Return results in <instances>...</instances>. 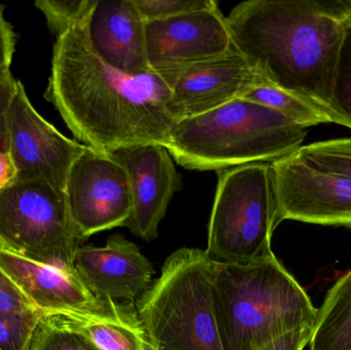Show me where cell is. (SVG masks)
Masks as SVG:
<instances>
[{"label": "cell", "instance_id": "23", "mask_svg": "<svg viewBox=\"0 0 351 350\" xmlns=\"http://www.w3.org/2000/svg\"><path fill=\"white\" fill-rule=\"evenodd\" d=\"M97 0H38L35 5L47 18L51 32L59 37L90 16Z\"/></svg>", "mask_w": 351, "mask_h": 350}, {"label": "cell", "instance_id": "27", "mask_svg": "<svg viewBox=\"0 0 351 350\" xmlns=\"http://www.w3.org/2000/svg\"><path fill=\"white\" fill-rule=\"evenodd\" d=\"M19 80L10 69L0 71V152L8 153V111L18 90Z\"/></svg>", "mask_w": 351, "mask_h": 350}, {"label": "cell", "instance_id": "6", "mask_svg": "<svg viewBox=\"0 0 351 350\" xmlns=\"http://www.w3.org/2000/svg\"><path fill=\"white\" fill-rule=\"evenodd\" d=\"M218 184L204 250L208 260L249 264L274 254L276 199L270 162L217 172Z\"/></svg>", "mask_w": 351, "mask_h": 350}, {"label": "cell", "instance_id": "7", "mask_svg": "<svg viewBox=\"0 0 351 350\" xmlns=\"http://www.w3.org/2000/svg\"><path fill=\"white\" fill-rule=\"evenodd\" d=\"M82 242L64 191L43 179H14L0 190V250L75 273Z\"/></svg>", "mask_w": 351, "mask_h": 350}, {"label": "cell", "instance_id": "5", "mask_svg": "<svg viewBox=\"0 0 351 350\" xmlns=\"http://www.w3.org/2000/svg\"><path fill=\"white\" fill-rule=\"evenodd\" d=\"M213 262L204 251L182 248L135 308L156 350H223L212 295Z\"/></svg>", "mask_w": 351, "mask_h": 350}, {"label": "cell", "instance_id": "15", "mask_svg": "<svg viewBox=\"0 0 351 350\" xmlns=\"http://www.w3.org/2000/svg\"><path fill=\"white\" fill-rule=\"evenodd\" d=\"M146 21L135 0H97L88 22V36L97 55L114 69L141 75L148 62Z\"/></svg>", "mask_w": 351, "mask_h": 350}, {"label": "cell", "instance_id": "2", "mask_svg": "<svg viewBox=\"0 0 351 350\" xmlns=\"http://www.w3.org/2000/svg\"><path fill=\"white\" fill-rule=\"evenodd\" d=\"M226 18L235 49L268 84L329 113L351 1L249 0Z\"/></svg>", "mask_w": 351, "mask_h": 350}, {"label": "cell", "instance_id": "14", "mask_svg": "<svg viewBox=\"0 0 351 350\" xmlns=\"http://www.w3.org/2000/svg\"><path fill=\"white\" fill-rule=\"evenodd\" d=\"M74 269L86 288L99 299H139L152 286L154 267L137 245L114 234L106 246H80Z\"/></svg>", "mask_w": 351, "mask_h": 350}, {"label": "cell", "instance_id": "22", "mask_svg": "<svg viewBox=\"0 0 351 350\" xmlns=\"http://www.w3.org/2000/svg\"><path fill=\"white\" fill-rule=\"evenodd\" d=\"M29 350H95L80 333L45 316L37 325Z\"/></svg>", "mask_w": 351, "mask_h": 350}, {"label": "cell", "instance_id": "21", "mask_svg": "<svg viewBox=\"0 0 351 350\" xmlns=\"http://www.w3.org/2000/svg\"><path fill=\"white\" fill-rule=\"evenodd\" d=\"M329 113L333 123L351 129V20L346 28L334 75Z\"/></svg>", "mask_w": 351, "mask_h": 350}, {"label": "cell", "instance_id": "9", "mask_svg": "<svg viewBox=\"0 0 351 350\" xmlns=\"http://www.w3.org/2000/svg\"><path fill=\"white\" fill-rule=\"evenodd\" d=\"M270 164L278 226L292 220L351 228V179L307 164L294 152Z\"/></svg>", "mask_w": 351, "mask_h": 350}, {"label": "cell", "instance_id": "24", "mask_svg": "<svg viewBox=\"0 0 351 350\" xmlns=\"http://www.w3.org/2000/svg\"><path fill=\"white\" fill-rule=\"evenodd\" d=\"M41 316L0 314V350H29Z\"/></svg>", "mask_w": 351, "mask_h": 350}, {"label": "cell", "instance_id": "26", "mask_svg": "<svg viewBox=\"0 0 351 350\" xmlns=\"http://www.w3.org/2000/svg\"><path fill=\"white\" fill-rule=\"evenodd\" d=\"M0 314L14 316H43L24 295L20 288L0 267Z\"/></svg>", "mask_w": 351, "mask_h": 350}, {"label": "cell", "instance_id": "8", "mask_svg": "<svg viewBox=\"0 0 351 350\" xmlns=\"http://www.w3.org/2000/svg\"><path fill=\"white\" fill-rule=\"evenodd\" d=\"M64 192L82 240L125 226L133 211L127 171L110 153L88 146L74 160Z\"/></svg>", "mask_w": 351, "mask_h": 350}, {"label": "cell", "instance_id": "28", "mask_svg": "<svg viewBox=\"0 0 351 350\" xmlns=\"http://www.w3.org/2000/svg\"><path fill=\"white\" fill-rule=\"evenodd\" d=\"M5 6L0 4V71L10 69L16 51V34L10 23L4 18Z\"/></svg>", "mask_w": 351, "mask_h": 350}, {"label": "cell", "instance_id": "11", "mask_svg": "<svg viewBox=\"0 0 351 350\" xmlns=\"http://www.w3.org/2000/svg\"><path fill=\"white\" fill-rule=\"evenodd\" d=\"M152 72L165 75L235 49L226 16L218 4L182 16L146 23Z\"/></svg>", "mask_w": 351, "mask_h": 350}, {"label": "cell", "instance_id": "30", "mask_svg": "<svg viewBox=\"0 0 351 350\" xmlns=\"http://www.w3.org/2000/svg\"><path fill=\"white\" fill-rule=\"evenodd\" d=\"M16 171L10 154L0 152V190L16 179Z\"/></svg>", "mask_w": 351, "mask_h": 350}, {"label": "cell", "instance_id": "12", "mask_svg": "<svg viewBox=\"0 0 351 350\" xmlns=\"http://www.w3.org/2000/svg\"><path fill=\"white\" fill-rule=\"evenodd\" d=\"M162 76L170 86L177 121L214 110L268 84L237 49Z\"/></svg>", "mask_w": 351, "mask_h": 350}, {"label": "cell", "instance_id": "17", "mask_svg": "<svg viewBox=\"0 0 351 350\" xmlns=\"http://www.w3.org/2000/svg\"><path fill=\"white\" fill-rule=\"evenodd\" d=\"M47 316L82 334L95 350H156L132 304L104 299L94 312Z\"/></svg>", "mask_w": 351, "mask_h": 350}, {"label": "cell", "instance_id": "25", "mask_svg": "<svg viewBox=\"0 0 351 350\" xmlns=\"http://www.w3.org/2000/svg\"><path fill=\"white\" fill-rule=\"evenodd\" d=\"M135 2L146 22L182 16L218 4L213 0H135Z\"/></svg>", "mask_w": 351, "mask_h": 350}, {"label": "cell", "instance_id": "18", "mask_svg": "<svg viewBox=\"0 0 351 350\" xmlns=\"http://www.w3.org/2000/svg\"><path fill=\"white\" fill-rule=\"evenodd\" d=\"M309 350H351V268L339 277L317 308Z\"/></svg>", "mask_w": 351, "mask_h": 350}, {"label": "cell", "instance_id": "1", "mask_svg": "<svg viewBox=\"0 0 351 350\" xmlns=\"http://www.w3.org/2000/svg\"><path fill=\"white\" fill-rule=\"evenodd\" d=\"M88 18L57 37L45 99L88 147L167 146L177 123L170 86L156 72L129 75L105 63L90 45Z\"/></svg>", "mask_w": 351, "mask_h": 350}, {"label": "cell", "instance_id": "29", "mask_svg": "<svg viewBox=\"0 0 351 350\" xmlns=\"http://www.w3.org/2000/svg\"><path fill=\"white\" fill-rule=\"evenodd\" d=\"M313 326L301 327L282 335L263 350H303L311 341Z\"/></svg>", "mask_w": 351, "mask_h": 350}, {"label": "cell", "instance_id": "4", "mask_svg": "<svg viewBox=\"0 0 351 350\" xmlns=\"http://www.w3.org/2000/svg\"><path fill=\"white\" fill-rule=\"evenodd\" d=\"M308 127L239 98L173 125L167 149L194 171H218L272 162L303 145Z\"/></svg>", "mask_w": 351, "mask_h": 350}, {"label": "cell", "instance_id": "16", "mask_svg": "<svg viewBox=\"0 0 351 350\" xmlns=\"http://www.w3.org/2000/svg\"><path fill=\"white\" fill-rule=\"evenodd\" d=\"M0 267L43 316L94 312L104 303L84 286L76 271L39 264L2 250Z\"/></svg>", "mask_w": 351, "mask_h": 350}, {"label": "cell", "instance_id": "19", "mask_svg": "<svg viewBox=\"0 0 351 350\" xmlns=\"http://www.w3.org/2000/svg\"><path fill=\"white\" fill-rule=\"evenodd\" d=\"M243 98L276 111L308 129L321 123H333V118L325 109L270 84L256 86Z\"/></svg>", "mask_w": 351, "mask_h": 350}, {"label": "cell", "instance_id": "20", "mask_svg": "<svg viewBox=\"0 0 351 350\" xmlns=\"http://www.w3.org/2000/svg\"><path fill=\"white\" fill-rule=\"evenodd\" d=\"M294 153L307 164L351 179V138L307 144Z\"/></svg>", "mask_w": 351, "mask_h": 350}, {"label": "cell", "instance_id": "3", "mask_svg": "<svg viewBox=\"0 0 351 350\" xmlns=\"http://www.w3.org/2000/svg\"><path fill=\"white\" fill-rule=\"evenodd\" d=\"M212 295L223 350H263L317 318L308 294L274 254L249 264L213 262Z\"/></svg>", "mask_w": 351, "mask_h": 350}, {"label": "cell", "instance_id": "10", "mask_svg": "<svg viewBox=\"0 0 351 350\" xmlns=\"http://www.w3.org/2000/svg\"><path fill=\"white\" fill-rule=\"evenodd\" d=\"M84 147L65 137L35 110L19 80L8 111V154L16 179H43L64 191L70 168Z\"/></svg>", "mask_w": 351, "mask_h": 350}, {"label": "cell", "instance_id": "13", "mask_svg": "<svg viewBox=\"0 0 351 350\" xmlns=\"http://www.w3.org/2000/svg\"><path fill=\"white\" fill-rule=\"evenodd\" d=\"M127 171L133 211L125 227L146 242L158 236V227L173 197L181 188L174 158L160 144L131 146L110 153Z\"/></svg>", "mask_w": 351, "mask_h": 350}]
</instances>
